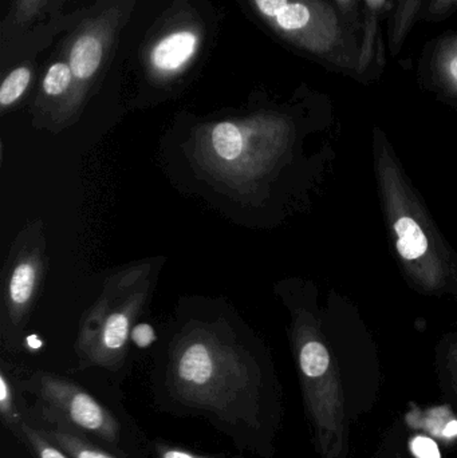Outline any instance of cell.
Returning <instances> with one entry per match:
<instances>
[{
	"label": "cell",
	"mask_w": 457,
	"mask_h": 458,
	"mask_svg": "<svg viewBox=\"0 0 457 458\" xmlns=\"http://www.w3.org/2000/svg\"><path fill=\"white\" fill-rule=\"evenodd\" d=\"M137 0H105L98 11L83 19L66 43L63 58L72 72V89L64 99L67 106H75L89 86L96 81L107 64L115 37L125 23Z\"/></svg>",
	"instance_id": "obj_4"
},
{
	"label": "cell",
	"mask_w": 457,
	"mask_h": 458,
	"mask_svg": "<svg viewBox=\"0 0 457 458\" xmlns=\"http://www.w3.org/2000/svg\"><path fill=\"white\" fill-rule=\"evenodd\" d=\"M27 342H29V346L31 347V349H39V347L42 346V342L38 339L37 335L29 336Z\"/></svg>",
	"instance_id": "obj_22"
},
{
	"label": "cell",
	"mask_w": 457,
	"mask_h": 458,
	"mask_svg": "<svg viewBox=\"0 0 457 458\" xmlns=\"http://www.w3.org/2000/svg\"><path fill=\"white\" fill-rule=\"evenodd\" d=\"M42 433L72 458H117L86 440L85 436L64 428L55 427L54 429L42 430Z\"/></svg>",
	"instance_id": "obj_11"
},
{
	"label": "cell",
	"mask_w": 457,
	"mask_h": 458,
	"mask_svg": "<svg viewBox=\"0 0 457 458\" xmlns=\"http://www.w3.org/2000/svg\"><path fill=\"white\" fill-rule=\"evenodd\" d=\"M34 392L46 419L55 427L97 438L114 448L120 445V422L82 387L55 377L43 376L34 382Z\"/></svg>",
	"instance_id": "obj_5"
},
{
	"label": "cell",
	"mask_w": 457,
	"mask_h": 458,
	"mask_svg": "<svg viewBox=\"0 0 457 458\" xmlns=\"http://www.w3.org/2000/svg\"><path fill=\"white\" fill-rule=\"evenodd\" d=\"M447 72L450 75L451 81L457 86V54L448 61Z\"/></svg>",
	"instance_id": "obj_21"
},
{
	"label": "cell",
	"mask_w": 457,
	"mask_h": 458,
	"mask_svg": "<svg viewBox=\"0 0 457 458\" xmlns=\"http://www.w3.org/2000/svg\"><path fill=\"white\" fill-rule=\"evenodd\" d=\"M203 45V30L193 23L180 24L164 32L145 53L148 72L158 80H171L190 66Z\"/></svg>",
	"instance_id": "obj_7"
},
{
	"label": "cell",
	"mask_w": 457,
	"mask_h": 458,
	"mask_svg": "<svg viewBox=\"0 0 457 458\" xmlns=\"http://www.w3.org/2000/svg\"><path fill=\"white\" fill-rule=\"evenodd\" d=\"M246 128L238 123L225 121L212 128V149L224 163H235L246 150Z\"/></svg>",
	"instance_id": "obj_9"
},
{
	"label": "cell",
	"mask_w": 457,
	"mask_h": 458,
	"mask_svg": "<svg viewBox=\"0 0 457 458\" xmlns=\"http://www.w3.org/2000/svg\"><path fill=\"white\" fill-rule=\"evenodd\" d=\"M131 338H133L134 344L140 347H148L153 341H155L156 335L153 328L149 325L136 326L133 333H131Z\"/></svg>",
	"instance_id": "obj_19"
},
{
	"label": "cell",
	"mask_w": 457,
	"mask_h": 458,
	"mask_svg": "<svg viewBox=\"0 0 457 458\" xmlns=\"http://www.w3.org/2000/svg\"><path fill=\"white\" fill-rule=\"evenodd\" d=\"M32 70L31 67L21 64L11 70L0 86V106L3 109L15 104L21 98L30 83H31Z\"/></svg>",
	"instance_id": "obj_13"
},
{
	"label": "cell",
	"mask_w": 457,
	"mask_h": 458,
	"mask_svg": "<svg viewBox=\"0 0 457 458\" xmlns=\"http://www.w3.org/2000/svg\"><path fill=\"white\" fill-rule=\"evenodd\" d=\"M51 0H13L2 23V38H13L29 29L43 15Z\"/></svg>",
	"instance_id": "obj_10"
},
{
	"label": "cell",
	"mask_w": 457,
	"mask_h": 458,
	"mask_svg": "<svg viewBox=\"0 0 457 458\" xmlns=\"http://www.w3.org/2000/svg\"><path fill=\"white\" fill-rule=\"evenodd\" d=\"M450 368L457 387V342L450 352Z\"/></svg>",
	"instance_id": "obj_20"
},
{
	"label": "cell",
	"mask_w": 457,
	"mask_h": 458,
	"mask_svg": "<svg viewBox=\"0 0 457 458\" xmlns=\"http://www.w3.org/2000/svg\"><path fill=\"white\" fill-rule=\"evenodd\" d=\"M303 397L322 458H340L345 448V408L338 366L326 342L314 330L297 339Z\"/></svg>",
	"instance_id": "obj_3"
},
{
	"label": "cell",
	"mask_w": 457,
	"mask_h": 458,
	"mask_svg": "<svg viewBox=\"0 0 457 458\" xmlns=\"http://www.w3.org/2000/svg\"><path fill=\"white\" fill-rule=\"evenodd\" d=\"M72 72L66 59L55 61L48 66L42 82V91L48 98H58L69 97L72 89Z\"/></svg>",
	"instance_id": "obj_12"
},
{
	"label": "cell",
	"mask_w": 457,
	"mask_h": 458,
	"mask_svg": "<svg viewBox=\"0 0 457 458\" xmlns=\"http://www.w3.org/2000/svg\"><path fill=\"white\" fill-rule=\"evenodd\" d=\"M407 422L416 429H424L443 441H453L457 438V416L450 406L420 411L418 406L410 409L407 414Z\"/></svg>",
	"instance_id": "obj_8"
},
{
	"label": "cell",
	"mask_w": 457,
	"mask_h": 458,
	"mask_svg": "<svg viewBox=\"0 0 457 458\" xmlns=\"http://www.w3.org/2000/svg\"><path fill=\"white\" fill-rule=\"evenodd\" d=\"M172 393L188 408L231 425H259V384L249 363L211 341L182 344L171 369Z\"/></svg>",
	"instance_id": "obj_1"
},
{
	"label": "cell",
	"mask_w": 457,
	"mask_h": 458,
	"mask_svg": "<svg viewBox=\"0 0 457 458\" xmlns=\"http://www.w3.org/2000/svg\"><path fill=\"white\" fill-rule=\"evenodd\" d=\"M156 458H219L206 456V454H195L187 449L176 448V446L161 445L156 446Z\"/></svg>",
	"instance_id": "obj_18"
},
{
	"label": "cell",
	"mask_w": 457,
	"mask_h": 458,
	"mask_svg": "<svg viewBox=\"0 0 457 458\" xmlns=\"http://www.w3.org/2000/svg\"><path fill=\"white\" fill-rule=\"evenodd\" d=\"M255 13L278 34L309 50L325 47L321 13L310 0H250Z\"/></svg>",
	"instance_id": "obj_6"
},
{
	"label": "cell",
	"mask_w": 457,
	"mask_h": 458,
	"mask_svg": "<svg viewBox=\"0 0 457 458\" xmlns=\"http://www.w3.org/2000/svg\"><path fill=\"white\" fill-rule=\"evenodd\" d=\"M408 446H410V454L415 458H443L439 446L428 436L410 437Z\"/></svg>",
	"instance_id": "obj_17"
},
{
	"label": "cell",
	"mask_w": 457,
	"mask_h": 458,
	"mask_svg": "<svg viewBox=\"0 0 457 458\" xmlns=\"http://www.w3.org/2000/svg\"><path fill=\"white\" fill-rule=\"evenodd\" d=\"M377 147L378 179L400 260L427 293L455 290V258L445 248L385 145Z\"/></svg>",
	"instance_id": "obj_2"
},
{
	"label": "cell",
	"mask_w": 457,
	"mask_h": 458,
	"mask_svg": "<svg viewBox=\"0 0 457 458\" xmlns=\"http://www.w3.org/2000/svg\"><path fill=\"white\" fill-rule=\"evenodd\" d=\"M19 433L24 443L31 449L32 454L37 458H72L69 454H64L61 448L51 443L42 430H37L35 428L30 427L26 422L21 421L18 427Z\"/></svg>",
	"instance_id": "obj_14"
},
{
	"label": "cell",
	"mask_w": 457,
	"mask_h": 458,
	"mask_svg": "<svg viewBox=\"0 0 457 458\" xmlns=\"http://www.w3.org/2000/svg\"><path fill=\"white\" fill-rule=\"evenodd\" d=\"M0 413H2L3 421H4L8 427L15 430L18 429L21 420L19 419L13 387H11L10 382L7 381L4 374L0 376Z\"/></svg>",
	"instance_id": "obj_16"
},
{
	"label": "cell",
	"mask_w": 457,
	"mask_h": 458,
	"mask_svg": "<svg viewBox=\"0 0 457 458\" xmlns=\"http://www.w3.org/2000/svg\"><path fill=\"white\" fill-rule=\"evenodd\" d=\"M35 284V268L31 263H21L13 269L10 282V299L16 306H23L31 299Z\"/></svg>",
	"instance_id": "obj_15"
}]
</instances>
